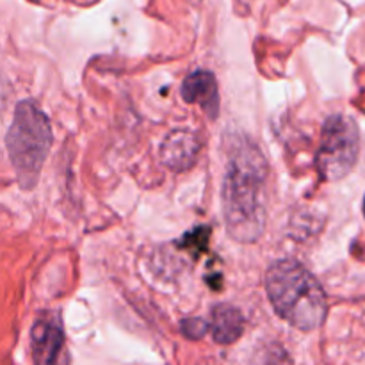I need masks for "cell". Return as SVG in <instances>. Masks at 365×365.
I'll use <instances>...</instances> for the list:
<instances>
[{
    "label": "cell",
    "instance_id": "6da1fadb",
    "mask_svg": "<svg viewBox=\"0 0 365 365\" xmlns=\"http://www.w3.org/2000/svg\"><path fill=\"white\" fill-rule=\"evenodd\" d=\"M269 166L262 150L242 138L235 143L223 180V217L232 239L255 242L267 220Z\"/></svg>",
    "mask_w": 365,
    "mask_h": 365
},
{
    "label": "cell",
    "instance_id": "7a4b0ae2",
    "mask_svg": "<svg viewBox=\"0 0 365 365\" xmlns=\"http://www.w3.org/2000/svg\"><path fill=\"white\" fill-rule=\"evenodd\" d=\"M266 291L274 312L298 330H317L327 319V292L296 260L282 259L267 267Z\"/></svg>",
    "mask_w": 365,
    "mask_h": 365
},
{
    "label": "cell",
    "instance_id": "3957f363",
    "mask_svg": "<svg viewBox=\"0 0 365 365\" xmlns=\"http://www.w3.org/2000/svg\"><path fill=\"white\" fill-rule=\"evenodd\" d=\"M6 145L18 182L24 189H32L52 146V127L38 103L32 100L18 103Z\"/></svg>",
    "mask_w": 365,
    "mask_h": 365
},
{
    "label": "cell",
    "instance_id": "277c9868",
    "mask_svg": "<svg viewBox=\"0 0 365 365\" xmlns=\"http://www.w3.org/2000/svg\"><path fill=\"white\" fill-rule=\"evenodd\" d=\"M360 150L359 127L351 118L334 114L323 125L321 146L317 152V171L327 182L344 178L355 168Z\"/></svg>",
    "mask_w": 365,
    "mask_h": 365
},
{
    "label": "cell",
    "instance_id": "5b68a950",
    "mask_svg": "<svg viewBox=\"0 0 365 365\" xmlns=\"http://www.w3.org/2000/svg\"><path fill=\"white\" fill-rule=\"evenodd\" d=\"M32 359L36 365H70L63 323L53 312H45L36 319L31 330Z\"/></svg>",
    "mask_w": 365,
    "mask_h": 365
},
{
    "label": "cell",
    "instance_id": "8992f818",
    "mask_svg": "<svg viewBox=\"0 0 365 365\" xmlns=\"http://www.w3.org/2000/svg\"><path fill=\"white\" fill-rule=\"evenodd\" d=\"M200 139L191 130H173L160 146V160L171 171H185L195 166L200 155Z\"/></svg>",
    "mask_w": 365,
    "mask_h": 365
},
{
    "label": "cell",
    "instance_id": "52a82bcc",
    "mask_svg": "<svg viewBox=\"0 0 365 365\" xmlns=\"http://www.w3.org/2000/svg\"><path fill=\"white\" fill-rule=\"evenodd\" d=\"M182 98L202 107L210 120H216L220 114V91L216 77L210 71H192L182 84Z\"/></svg>",
    "mask_w": 365,
    "mask_h": 365
},
{
    "label": "cell",
    "instance_id": "ba28073f",
    "mask_svg": "<svg viewBox=\"0 0 365 365\" xmlns=\"http://www.w3.org/2000/svg\"><path fill=\"white\" fill-rule=\"evenodd\" d=\"M210 316V334L217 344H234L245 334V317L237 307L220 303Z\"/></svg>",
    "mask_w": 365,
    "mask_h": 365
},
{
    "label": "cell",
    "instance_id": "9c48e42d",
    "mask_svg": "<svg viewBox=\"0 0 365 365\" xmlns=\"http://www.w3.org/2000/svg\"><path fill=\"white\" fill-rule=\"evenodd\" d=\"M210 228L209 227H196L195 230H191L189 234H185L184 237H180L178 246L189 250L192 255H200L202 252L207 250V242H209Z\"/></svg>",
    "mask_w": 365,
    "mask_h": 365
},
{
    "label": "cell",
    "instance_id": "30bf717a",
    "mask_svg": "<svg viewBox=\"0 0 365 365\" xmlns=\"http://www.w3.org/2000/svg\"><path fill=\"white\" fill-rule=\"evenodd\" d=\"M180 330L187 339H191V341H198V339H202L203 335L209 331V324H207L203 319H198V317H189V319L182 321Z\"/></svg>",
    "mask_w": 365,
    "mask_h": 365
},
{
    "label": "cell",
    "instance_id": "8fae6325",
    "mask_svg": "<svg viewBox=\"0 0 365 365\" xmlns=\"http://www.w3.org/2000/svg\"><path fill=\"white\" fill-rule=\"evenodd\" d=\"M266 365H291V359H289L287 351L282 348L273 349L269 351V356H267Z\"/></svg>",
    "mask_w": 365,
    "mask_h": 365
},
{
    "label": "cell",
    "instance_id": "7c38bea8",
    "mask_svg": "<svg viewBox=\"0 0 365 365\" xmlns=\"http://www.w3.org/2000/svg\"><path fill=\"white\" fill-rule=\"evenodd\" d=\"M364 216H365V198H364Z\"/></svg>",
    "mask_w": 365,
    "mask_h": 365
}]
</instances>
